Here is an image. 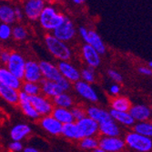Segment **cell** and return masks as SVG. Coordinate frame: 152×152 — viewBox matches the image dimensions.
<instances>
[{"mask_svg": "<svg viewBox=\"0 0 152 152\" xmlns=\"http://www.w3.org/2000/svg\"><path fill=\"white\" fill-rule=\"evenodd\" d=\"M15 7V16H16V19L17 21H21L23 19V18L25 17L24 16V12H23V9L22 7Z\"/></svg>", "mask_w": 152, "mask_h": 152, "instance_id": "cell-41", "label": "cell"}, {"mask_svg": "<svg viewBox=\"0 0 152 152\" xmlns=\"http://www.w3.org/2000/svg\"><path fill=\"white\" fill-rule=\"evenodd\" d=\"M77 31L80 37L85 41V44L93 48L99 55H103L106 53V45L103 42L100 36L95 30L88 29L85 26H79Z\"/></svg>", "mask_w": 152, "mask_h": 152, "instance_id": "cell-4", "label": "cell"}, {"mask_svg": "<svg viewBox=\"0 0 152 152\" xmlns=\"http://www.w3.org/2000/svg\"><path fill=\"white\" fill-rule=\"evenodd\" d=\"M8 148L11 152H22L24 148V145L22 142L19 141H12L9 144Z\"/></svg>", "mask_w": 152, "mask_h": 152, "instance_id": "cell-39", "label": "cell"}, {"mask_svg": "<svg viewBox=\"0 0 152 152\" xmlns=\"http://www.w3.org/2000/svg\"><path fill=\"white\" fill-rule=\"evenodd\" d=\"M46 5L44 0H27L22 7L24 16L30 21H37Z\"/></svg>", "mask_w": 152, "mask_h": 152, "instance_id": "cell-7", "label": "cell"}, {"mask_svg": "<svg viewBox=\"0 0 152 152\" xmlns=\"http://www.w3.org/2000/svg\"><path fill=\"white\" fill-rule=\"evenodd\" d=\"M2 50H3V49L1 48V47H0V56H1V53H2Z\"/></svg>", "mask_w": 152, "mask_h": 152, "instance_id": "cell-48", "label": "cell"}, {"mask_svg": "<svg viewBox=\"0 0 152 152\" xmlns=\"http://www.w3.org/2000/svg\"><path fill=\"white\" fill-rule=\"evenodd\" d=\"M70 110H71V113L73 115V118L75 119V122L87 117L86 108L83 107L82 106H74Z\"/></svg>", "mask_w": 152, "mask_h": 152, "instance_id": "cell-37", "label": "cell"}, {"mask_svg": "<svg viewBox=\"0 0 152 152\" xmlns=\"http://www.w3.org/2000/svg\"><path fill=\"white\" fill-rule=\"evenodd\" d=\"M66 18L64 14L58 11L55 6L47 4L38 18V22L44 30L52 33L64 22Z\"/></svg>", "mask_w": 152, "mask_h": 152, "instance_id": "cell-1", "label": "cell"}, {"mask_svg": "<svg viewBox=\"0 0 152 152\" xmlns=\"http://www.w3.org/2000/svg\"><path fill=\"white\" fill-rule=\"evenodd\" d=\"M74 4H77V5H82V4H84L85 1L84 0H73L72 1Z\"/></svg>", "mask_w": 152, "mask_h": 152, "instance_id": "cell-45", "label": "cell"}, {"mask_svg": "<svg viewBox=\"0 0 152 152\" xmlns=\"http://www.w3.org/2000/svg\"><path fill=\"white\" fill-rule=\"evenodd\" d=\"M18 93L19 90L10 88L0 82V96L7 103L12 105L18 104Z\"/></svg>", "mask_w": 152, "mask_h": 152, "instance_id": "cell-26", "label": "cell"}, {"mask_svg": "<svg viewBox=\"0 0 152 152\" xmlns=\"http://www.w3.org/2000/svg\"><path fill=\"white\" fill-rule=\"evenodd\" d=\"M57 66L62 77L71 84L80 80V71L69 61H59Z\"/></svg>", "mask_w": 152, "mask_h": 152, "instance_id": "cell-13", "label": "cell"}, {"mask_svg": "<svg viewBox=\"0 0 152 152\" xmlns=\"http://www.w3.org/2000/svg\"><path fill=\"white\" fill-rule=\"evenodd\" d=\"M59 152H63V151H59Z\"/></svg>", "mask_w": 152, "mask_h": 152, "instance_id": "cell-50", "label": "cell"}, {"mask_svg": "<svg viewBox=\"0 0 152 152\" xmlns=\"http://www.w3.org/2000/svg\"><path fill=\"white\" fill-rule=\"evenodd\" d=\"M52 103L54 107L71 109L74 107V99L67 92H62L61 94L52 99Z\"/></svg>", "mask_w": 152, "mask_h": 152, "instance_id": "cell-27", "label": "cell"}, {"mask_svg": "<svg viewBox=\"0 0 152 152\" xmlns=\"http://www.w3.org/2000/svg\"><path fill=\"white\" fill-rule=\"evenodd\" d=\"M134 132L152 139V121L137 122L134 125Z\"/></svg>", "mask_w": 152, "mask_h": 152, "instance_id": "cell-31", "label": "cell"}, {"mask_svg": "<svg viewBox=\"0 0 152 152\" xmlns=\"http://www.w3.org/2000/svg\"><path fill=\"white\" fill-rule=\"evenodd\" d=\"M110 107L112 110L121 112H129L131 107V103L129 99L125 96H115L110 102Z\"/></svg>", "mask_w": 152, "mask_h": 152, "instance_id": "cell-29", "label": "cell"}, {"mask_svg": "<svg viewBox=\"0 0 152 152\" xmlns=\"http://www.w3.org/2000/svg\"><path fill=\"white\" fill-rule=\"evenodd\" d=\"M74 88L76 92L87 101L90 103H96L99 101V95L95 90V88L91 86V84L86 83L82 80H78L74 83Z\"/></svg>", "mask_w": 152, "mask_h": 152, "instance_id": "cell-10", "label": "cell"}, {"mask_svg": "<svg viewBox=\"0 0 152 152\" xmlns=\"http://www.w3.org/2000/svg\"><path fill=\"white\" fill-rule=\"evenodd\" d=\"M107 76L111 78L114 82H116V84H118V83L122 82V80H123L122 75L120 73H118V71L114 70V69H108L107 70Z\"/></svg>", "mask_w": 152, "mask_h": 152, "instance_id": "cell-38", "label": "cell"}, {"mask_svg": "<svg viewBox=\"0 0 152 152\" xmlns=\"http://www.w3.org/2000/svg\"><path fill=\"white\" fill-rule=\"evenodd\" d=\"M10 55H11V51L7 50V49H3L1 56H0V62L4 65H7V63L8 62L9 58H10Z\"/></svg>", "mask_w": 152, "mask_h": 152, "instance_id": "cell-40", "label": "cell"}, {"mask_svg": "<svg viewBox=\"0 0 152 152\" xmlns=\"http://www.w3.org/2000/svg\"><path fill=\"white\" fill-rule=\"evenodd\" d=\"M129 113L133 119L137 122H144L149 120L151 118V110L146 105H134L131 106Z\"/></svg>", "mask_w": 152, "mask_h": 152, "instance_id": "cell-20", "label": "cell"}, {"mask_svg": "<svg viewBox=\"0 0 152 152\" xmlns=\"http://www.w3.org/2000/svg\"><path fill=\"white\" fill-rule=\"evenodd\" d=\"M43 79L42 74L40 71L39 63L35 60H26L24 71V82H31L39 84Z\"/></svg>", "mask_w": 152, "mask_h": 152, "instance_id": "cell-11", "label": "cell"}, {"mask_svg": "<svg viewBox=\"0 0 152 152\" xmlns=\"http://www.w3.org/2000/svg\"><path fill=\"white\" fill-rule=\"evenodd\" d=\"M31 131V127L26 124H17L10 130V137L12 141L22 142L23 140L30 135Z\"/></svg>", "mask_w": 152, "mask_h": 152, "instance_id": "cell-23", "label": "cell"}, {"mask_svg": "<svg viewBox=\"0 0 152 152\" xmlns=\"http://www.w3.org/2000/svg\"><path fill=\"white\" fill-rule=\"evenodd\" d=\"M81 57L85 63L88 65V67L96 68L100 65L101 58L100 55L96 52L93 48L90 46L84 44L81 48Z\"/></svg>", "mask_w": 152, "mask_h": 152, "instance_id": "cell-15", "label": "cell"}, {"mask_svg": "<svg viewBox=\"0 0 152 152\" xmlns=\"http://www.w3.org/2000/svg\"><path fill=\"white\" fill-rule=\"evenodd\" d=\"M99 133H100L102 137H118L120 136L121 130H120L118 124L111 119V120H108V121L99 124Z\"/></svg>", "mask_w": 152, "mask_h": 152, "instance_id": "cell-21", "label": "cell"}, {"mask_svg": "<svg viewBox=\"0 0 152 152\" xmlns=\"http://www.w3.org/2000/svg\"><path fill=\"white\" fill-rule=\"evenodd\" d=\"M125 144L137 152H149L152 149V139L141 136L134 131L125 136Z\"/></svg>", "mask_w": 152, "mask_h": 152, "instance_id": "cell-3", "label": "cell"}, {"mask_svg": "<svg viewBox=\"0 0 152 152\" xmlns=\"http://www.w3.org/2000/svg\"><path fill=\"white\" fill-rule=\"evenodd\" d=\"M39 125L47 133L52 136H58L61 134L63 125L55 119L51 115L41 117L39 118Z\"/></svg>", "mask_w": 152, "mask_h": 152, "instance_id": "cell-17", "label": "cell"}, {"mask_svg": "<svg viewBox=\"0 0 152 152\" xmlns=\"http://www.w3.org/2000/svg\"><path fill=\"white\" fill-rule=\"evenodd\" d=\"M12 37V26L7 24L0 23V40L7 41Z\"/></svg>", "mask_w": 152, "mask_h": 152, "instance_id": "cell-36", "label": "cell"}, {"mask_svg": "<svg viewBox=\"0 0 152 152\" xmlns=\"http://www.w3.org/2000/svg\"><path fill=\"white\" fill-rule=\"evenodd\" d=\"M55 37L62 42H69L77 35V29L73 21L67 17L65 18L64 22L51 33Z\"/></svg>", "mask_w": 152, "mask_h": 152, "instance_id": "cell-6", "label": "cell"}, {"mask_svg": "<svg viewBox=\"0 0 152 152\" xmlns=\"http://www.w3.org/2000/svg\"><path fill=\"white\" fill-rule=\"evenodd\" d=\"M110 117L112 120H114L118 124H121L123 126L131 127L135 125V120L130 116L129 112H121V111H116V110H110Z\"/></svg>", "mask_w": 152, "mask_h": 152, "instance_id": "cell-28", "label": "cell"}, {"mask_svg": "<svg viewBox=\"0 0 152 152\" xmlns=\"http://www.w3.org/2000/svg\"><path fill=\"white\" fill-rule=\"evenodd\" d=\"M126 147L123 139L118 137H102L99 140V148H102L106 152H121Z\"/></svg>", "mask_w": 152, "mask_h": 152, "instance_id": "cell-14", "label": "cell"}, {"mask_svg": "<svg viewBox=\"0 0 152 152\" xmlns=\"http://www.w3.org/2000/svg\"><path fill=\"white\" fill-rule=\"evenodd\" d=\"M30 103L37 110L38 115L41 117H45L51 115L52 110L54 108V105L51 99L46 98L43 95H37L34 96H30Z\"/></svg>", "mask_w": 152, "mask_h": 152, "instance_id": "cell-8", "label": "cell"}, {"mask_svg": "<svg viewBox=\"0 0 152 152\" xmlns=\"http://www.w3.org/2000/svg\"><path fill=\"white\" fill-rule=\"evenodd\" d=\"M39 67L43 79L56 82L58 84L63 79L57 65H55L49 61L43 60L39 62Z\"/></svg>", "mask_w": 152, "mask_h": 152, "instance_id": "cell-12", "label": "cell"}, {"mask_svg": "<svg viewBox=\"0 0 152 152\" xmlns=\"http://www.w3.org/2000/svg\"><path fill=\"white\" fill-rule=\"evenodd\" d=\"M79 147L84 149V150H88L92 151L99 148V140L96 137H84L79 140Z\"/></svg>", "mask_w": 152, "mask_h": 152, "instance_id": "cell-33", "label": "cell"}, {"mask_svg": "<svg viewBox=\"0 0 152 152\" xmlns=\"http://www.w3.org/2000/svg\"><path fill=\"white\" fill-rule=\"evenodd\" d=\"M21 91L25 92L29 96H34L41 94L40 85L37 83H31V82H22L21 86Z\"/></svg>", "mask_w": 152, "mask_h": 152, "instance_id": "cell-32", "label": "cell"}, {"mask_svg": "<svg viewBox=\"0 0 152 152\" xmlns=\"http://www.w3.org/2000/svg\"><path fill=\"white\" fill-rule=\"evenodd\" d=\"M150 110H151V116H152V108H151Z\"/></svg>", "mask_w": 152, "mask_h": 152, "instance_id": "cell-49", "label": "cell"}, {"mask_svg": "<svg viewBox=\"0 0 152 152\" xmlns=\"http://www.w3.org/2000/svg\"><path fill=\"white\" fill-rule=\"evenodd\" d=\"M61 135H63L67 140H78V141L81 140L77 127L75 122L66 124V125H63L62 130H61Z\"/></svg>", "mask_w": 152, "mask_h": 152, "instance_id": "cell-30", "label": "cell"}, {"mask_svg": "<svg viewBox=\"0 0 152 152\" xmlns=\"http://www.w3.org/2000/svg\"><path fill=\"white\" fill-rule=\"evenodd\" d=\"M86 112H87V117L90 118L96 123L101 124L103 122L111 120V117L108 111H107L106 109L100 108L98 106H89L86 108Z\"/></svg>", "mask_w": 152, "mask_h": 152, "instance_id": "cell-19", "label": "cell"}, {"mask_svg": "<svg viewBox=\"0 0 152 152\" xmlns=\"http://www.w3.org/2000/svg\"><path fill=\"white\" fill-rule=\"evenodd\" d=\"M75 123L77 127L81 139L95 137L99 133V125L88 117H85L84 118H82L78 121H76Z\"/></svg>", "mask_w": 152, "mask_h": 152, "instance_id": "cell-9", "label": "cell"}, {"mask_svg": "<svg viewBox=\"0 0 152 152\" xmlns=\"http://www.w3.org/2000/svg\"><path fill=\"white\" fill-rule=\"evenodd\" d=\"M119 92H120V86L118 84H116V83L109 88V93L111 94L112 96H118Z\"/></svg>", "mask_w": 152, "mask_h": 152, "instance_id": "cell-42", "label": "cell"}, {"mask_svg": "<svg viewBox=\"0 0 152 152\" xmlns=\"http://www.w3.org/2000/svg\"><path fill=\"white\" fill-rule=\"evenodd\" d=\"M22 152H40L37 148L32 147V146H28V147H25L22 150Z\"/></svg>", "mask_w": 152, "mask_h": 152, "instance_id": "cell-44", "label": "cell"}, {"mask_svg": "<svg viewBox=\"0 0 152 152\" xmlns=\"http://www.w3.org/2000/svg\"><path fill=\"white\" fill-rule=\"evenodd\" d=\"M137 71H139L140 74L145 75V76H151L152 75V70L148 66H140L137 68Z\"/></svg>", "mask_w": 152, "mask_h": 152, "instance_id": "cell-43", "label": "cell"}, {"mask_svg": "<svg viewBox=\"0 0 152 152\" xmlns=\"http://www.w3.org/2000/svg\"><path fill=\"white\" fill-rule=\"evenodd\" d=\"M39 85H40V89H41V95L45 96L46 98L49 99H54L55 96H57L58 95L64 92L61 89V88L58 86V83L53 82V81L42 79L39 83Z\"/></svg>", "mask_w": 152, "mask_h": 152, "instance_id": "cell-18", "label": "cell"}, {"mask_svg": "<svg viewBox=\"0 0 152 152\" xmlns=\"http://www.w3.org/2000/svg\"><path fill=\"white\" fill-rule=\"evenodd\" d=\"M27 36H28V33L23 25L18 24L12 26V37L15 40L23 41L27 37Z\"/></svg>", "mask_w": 152, "mask_h": 152, "instance_id": "cell-34", "label": "cell"}, {"mask_svg": "<svg viewBox=\"0 0 152 152\" xmlns=\"http://www.w3.org/2000/svg\"><path fill=\"white\" fill-rule=\"evenodd\" d=\"M51 116L57 119L61 125H66L69 123H74L75 119L73 118V115L71 113L70 109L67 108H62V107H54Z\"/></svg>", "mask_w": 152, "mask_h": 152, "instance_id": "cell-25", "label": "cell"}, {"mask_svg": "<svg viewBox=\"0 0 152 152\" xmlns=\"http://www.w3.org/2000/svg\"><path fill=\"white\" fill-rule=\"evenodd\" d=\"M45 45L50 54L58 61H69L72 57V50L67 43L58 40L52 34L45 37Z\"/></svg>", "mask_w": 152, "mask_h": 152, "instance_id": "cell-2", "label": "cell"}, {"mask_svg": "<svg viewBox=\"0 0 152 152\" xmlns=\"http://www.w3.org/2000/svg\"><path fill=\"white\" fill-rule=\"evenodd\" d=\"M80 80L84 81L88 84L95 82V73L93 68L90 67H85L80 71Z\"/></svg>", "mask_w": 152, "mask_h": 152, "instance_id": "cell-35", "label": "cell"}, {"mask_svg": "<svg viewBox=\"0 0 152 152\" xmlns=\"http://www.w3.org/2000/svg\"><path fill=\"white\" fill-rule=\"evenodd\" d=\"M148 66H149L148 67H149V68H150V69L152 70V61H150V62H149V64H148Z\"/></svg>", "mask_w": 152, "mask_h": 152, "instance_id": "cell-47", "label": "cell"}, {"mask_svg": "<svg viewBox=\"0 0 152 152\" xmlns=\"http://www.w3.org/2000/svg\"><path fill=\"white\" fill-rule=\"evenodd\" d=\"M91 152H106L105 150H103L102 148H96V149H94V150H92Z\"/></svg>", "mask_w": 152, "mask_h": 152, "instance_id": "cell-46", "label": "cell"}, {"mask_svg": "<svg viewBox=\"0 0 152 152\" xmlns=\"http://www.w3.org/2000/svg\"><path fill=\"white\" fill-rule=\"evenodd\" d=\"M18 105L26 117H27L30 119L40 118V116L37 112V110L30 103V96L21 90H19L18 93Z\"/></svg>", "mask_w": 152, "mask_h": 152, "instance_id": "cell-16", "label": "cell"}, {"mask_svg": "<svg viewBox=\"0 0 152 152\" xmlns=\"http://www.w3.org/2000/svg\"><path fill=\"white\" fill-rule=\"evenodd\" d=\"M0 82L10 88L19 90L23 81L19 80L13 74H11L6 68V66H0Z\"/></svg>", "mask_w": 152, "mask_h": 152, "instance_id": "cell-22", "label": "cell"}, {"mask_svg": "<svg viewBox=\"0 0 152 152\" xmlns=\"http://www.w3.org/2000/svg\"><path fill=\"white\" fill-rule=\"evenodd\" d=\"M26 62V60L20 53L13 51L11 52L10 58L6 65V68L17 78L23 81Z\"/></svg>", "mask_w": 152, "mask_h": 152, "instance_id": "cell-5", "label": "cell"}, {"mask_svg": "<svg viewBox=\"0 0 152 152\" xmlns=\"http://www.w3.org/2000/svg\"><path fill=\"white\" fill-rule=\"evenodd\" d=\"M16 21L15 7L8 3H0V23L11 26Z\"/></svg>", "mask_w": 152, "mask_h": 152, "instance_id": "cell-24", "label": "cell"}]
</instances>
